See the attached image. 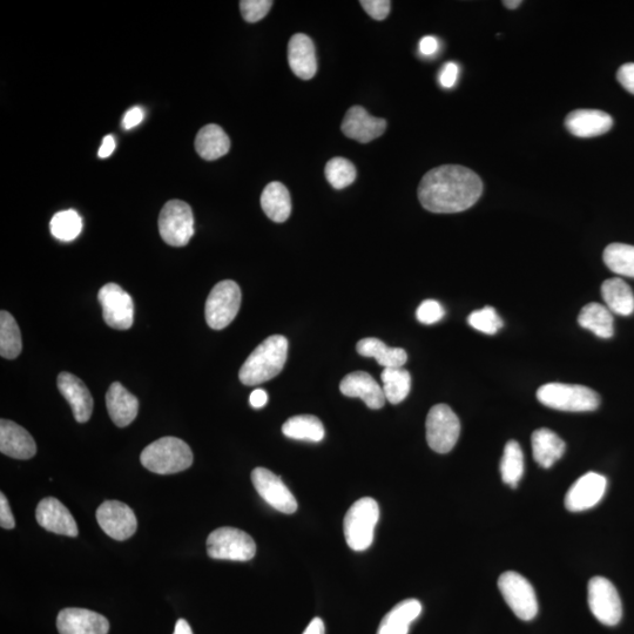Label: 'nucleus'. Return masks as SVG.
<instances>
[{"mask_svg":"<svg viewBox=\"0 0 634 634\" xmlns=\"http://www.w3.org/2000/svg\"><path fill=\"white\" fill-rule=\"evenodd\" d=\"M483 182L478 174L460 165H444L424 175L418 199L431 213L453 214L467 211L480 200Z\"/></svg>","mask_w":634,"mask_h":634,"instance_id":"obj_1","label":"nucleus"},{"mask_svg":"<svg viewBox=\"0 0 634 634\" xmlns=\"http://www.w3.org/2000/svg\"><path fill=\"white\" fill-rule=\"evenodd\" d=\"M288 357V340L282 335H273L255 348L241 367L239 379L245 386L254 387L278 376Z\"/></svg>","mask_w":634,"mask_h":634,"instance_id":"obj_2","label":"nucleus"},{"mask_svg":"<svg viewBox=\"0 0 634 634\" xmlns=\"http://www.w3.org/2000/svg\"><path fill=\"white\" fill-rule=\"evenodd\" d=\"M190 445L177 437H163L147 445L140 455V462L147 470L158 475L178 474L193 464Z\"/></svg>","mask_w":634,"mask_h":634,"instance_id":"obj_3","label":"nucleus"},{"mask_svg":"<svg viewBox=\"0 0 634 634\" xmlns=\"http://www.w3.org/2000/svg\"><path fill=\"white\" fill-rule=\"evenodd\" d=\"M537 399L545 407L569 413H588L600 406L596 391L578 384H544L537 391Z\"/></svg>","mask_w":634,"mask_h":634,"instance_id":"obj_4","label":"nucleus"},{"mask_svg":"<svg viewBox=\"0 0 634 634\" xmlns=\"http://www.w3.org/2000/svg\"><path fill=\"white\" fill-rule=\"evenodd\" d=\"M380 519V507L375 499L363 497L347 512L343 531L350 549L362 552L372 546L374 532Z\"/></svg>","mask_w":634,"mask_h":634,"instance_id":"obj_5","label":"nucleus"},{"mask_svg":"<svg viewBox=\"0 0 634 634\" xmlns=\"http://www.w3.org/2000/svg\"><path fill=\"white\" fill-rule=\"evenodd\" d=\"M207 552L221 561L248 562L255 556L256 544L245 531L225 526L208 536Z\"/></svg>","mask_w":634,"mask_h":634,"instance_id":"obj_6","label":"nucleus"},{"mask_svg":"<svg viewBox=\"0 0 634 634\" xmlns=\"http://www.w3.org/2000/svg\"><path fill=\"white\" fill-rule=\"evenodd\" d=\"M241 307V289L238 283L225 280L218 283L209 293L205 315L207 325L215 330L231 325Z\"/></svg>","mask_w":634,"mask_h":634,"instance_id":"obj_7","label":"nucleus"},{"mask_svg":"<svg viewBox=\"0 0 634 634\" xmlns=\"http://www.w3.org/2000/svg\"><path fill=\"white\" fill-rule=\"evenodd\" d=\"M159 232L167 245L184 247L194 235V215L185 201L171 200L161 209Z\"/></svg>","mask_w":634,"mask_h":634,"instance_id":"obj_8","label":"nucleus"},{"mask_svg":"<svg viewBox=\"0 0 634 634\" xmlns=\"http://www.w3.org/2000/svg\"><path fill=\"white\" fill-rule=\"evenodd\" d=\"M498 588L515 615L525 622L534 619L538 613V600L534 586L518 572L502 573L498 579Z\"/></svg>","mask_w":634,"mask_h":634,"instance_id":"obj_9","label":"nucleus"},{"mask_svg":"<svg viewBox=\"0 0 634 634\" xmlns=\"http://www.w3.org/2000/svg\"><path fill=\"white\" fill-rule=\"evenodd\" d=\"M427 442L438 454H448L460 438L461 422L447 404H437L427 417Z\"/></svg>","mask_w":634,"mask_h":634,"instance_id":"obj_10","label":"nucleus"},{"mask_svg":"<svg viewBox=\"0 0 634 634\" xmlns=\"http://www.w3.org/2000/svg\"><path fill=\"white\" fill-rule=\"evenodd\" d=\"M589 606L599 623L616 626L623 617L622 600L609 579L592 578L589 582Z\"/></svg>","mask_w":634,"mask_h":634,"instance_id":"obj_11","label":"nucleus"},{"mask_svg":"<svg viewBox=\"0 0 634 634\" xmlns=\"http://www.w3.org/2000/svg\"><path fill=\"white\" fill-rule=\"evenodd\" d=\"M98 300L103 307V317L107 326L127 330L133 326L134 303L131 295L116 283H107L99 290Z\"/></svg>","mask_w":634,"mask_h":634,"instance_id":"obj_12","label":"nucleus"},{"mask_svg":"<svg viewBox=\"0 0 634 634\" xmlns=\"http://www.w3.org/2000/svg\"><path fill=\"white\" fill-rule=\"evenodd\" d=\"M252 482L260 497L282 514L292 515L298 510V502L281 477L265 468H256L252 472Z\"/></svg>","mask_w":634,"mask_h":634,"instance_id":"obj_13","label":"nucleus"},{"mask_svg":"<svg viewBox=\"0 0 634 634\" xmlns=\"http://www.w3.org/2000/svg\"><path fill=\"white\" fill-rule=\"evenodd\" d=\"M97 521L106 535L119 542L131 538L138 529L134 511L119 501H107L101 504L97 510Z\"/></svg>","mask_w":634,"mask_h":634,"instance_id":"obj_14","label":"nucleus"},{"mask_svg":"<svg viewBox=\"0 0 634 634\" xmlns=\"http://www.w3.org/2000/svg\"><path fill=\"white\" fill-rule=\"evenodd\" d=\"M607 487L606 478L596 472H588L571 485L565 496V508L571 512H582L602 501Z\"/></svg>","mask_w":634,"mask_h":634,"instance_id":"obj_15","label":"nucleus"},{"mask_svg":"<svg viewBox=\"0 0 634 634\" xmlns=\"http://www.w3.org/2000/svg\"><path fill=\"white\" fill-rule=\"evenodd\" d=\"M57 629L60 634H109L110 623L97 612L69 607L59 612Z\"/></svg>","mask_w":634,"mask_h":634,"instance_id":"obj_16","label":"nucleus"},{"mask_svg":"<svg viewBox=\"0 0 634 634\" xmlns=\"http://www.w3.org/2000/svg\"><path fill=\"white\" fill-rule=\"evenodd\" d=\"M37 522L42 528L53 534L77 537L79 534L76 519L69 509L55 497L44 498L36 510Z\"/></svg>","mask_w":634,"mask_h":634,"instance_id":"obj_17","label":"nucleus"},{"mask_svg":"<svg viewBox=\"0 0 634 634\" xmlns=\"http://www.w3.org/2000/svg\"><path fill=\"white\" fill-rule=\"evenodd\" d=\"M342 132L349 139L368 144L386 132L387 121L370 116L361 106H353L342 121Z\"/></svg>","mask_w":634,"mask_h":634,"instance_id":"obj_18","label":"nucleus"},{"mask_svg":"<svg viewBox=\"0 0 634 634\" xmlns=\"http://www.w3.org/2000/svg\"><path fill=\"white\" fill-rule=\"evenodd\" d=\"M341 393L347 397L361 399L370 409L377 410L386 404L383 388L366 372L348 374L340 384Z\"/></svg>","mask_w":634,"mask_h":634,"instance_id":"obj_19","label":"nucleus"},{"mask_svg":"<svg viewBox=\"0 0 634 634\" xmlns=\"http://www.w3.org/2000/svg\"><path fill=\"white\" fill-rule=\"evenodd\" d=\"M0 451L16 460H30L37 454V445L29 431L17 423L0 421Z\"/></svg>","mask_w":634,"mask_h":634,"instance_id":"obj_20","label":"nucleus"},{"mask_svg":"<svg viewBox=\"0 0 634 634\" xmlns=\"http://www.w3.org/2000/svg\"><path fill=\"white\" fill-rule=\"evenodd\" d=\"M58 389L69 402L76 421L79 423L89 421L93 411V399L84 382L71 373L63 372L58 376Z\"/></svg>","mask_w":634,"mask_h":634,"instance_id":"obj_21","label":"nucleus"},{"mask_svg":"<svg viewBox=\"0 0 634 634\" xmlns=\"http://www.w3.org/2000/svg\"><path fill=\"white\" fill-rule=\"evenodd\" d=\"M565 126L573 136L593 138L609 132L613 126L610 114L598 110H577L565 119Z\"/></svg>","mask_w":634,"mask_h":634,"instance_id":"obj_22","label":"nucleus"},{"mask_svg":"<svg viewBox=\"0 0 634 634\" xmlns=\"http://www.w3.org/2000/svg\"><path fill=\"white\" fill-rule=\"evenodd\" d=\"M288 63L296 77L312 79L317 71L316 52L313 40L303 33H296L289 40Z\"/></svg>","mask_w":634,"mask_h":634,"instance_id":"obj_23","label":"nucleus"},{"mask_svg":"<svg viewBox=\"0 0 634 634\" xmlns=\"http://www.w3.org/2000/svg\"><path fill=\"white\" fill-rule=\"evenodd\" d=\"M106 407L113 423L119 428H125L136 420L139 401L123 384L114 382L106 394Z\"/></svg>","mask_w":634,"mask_h":634,"instance_id":"obj_24","label":"nucleus"},{"mask_svg":"<svg viewBox=\"0 0 634 634\" xmlns=\"http://www.w3.org/2000/svg\"><path fill=\"white\" fill-rule=\"evenodd\" d=\"M421 613L420 600H403L384 616L377 634H408L411 624L421 616Z\"/></svg>","mask_w":634,"mask_h":634,"instance_id":"obj_25","label":"nucleus"},{"mask_svg":"<svg viewBox=\"0 0 634 634\" xmlns=\"http://www.w3.org/2000/svg\"><path fill=\"white\" fill-rule=\"evenodd\" d=\"M531 443L535 461L544 469L551 468L561 460L566 449L562 438L546 428L536 430L532 434Z\"/></svg>","mask_w":634,"mask_h":634,"instance_id":"obj_26","label":"nucleus"},{"mask_svg":"<svg viewBox=\"0 0 634 634\" xmlns=\"http://www.w3.org/2000/svg\"><path fill=\"white\" fill-rule=\"evenodd\" d=\"M261 207L269 219L274 222H285L292 213V199L287 187L279 181L271 182L261 195Z\"/></svg>","mask_w":634,"mask_h":634,"instance_id":"obj_27","label":"nucleus"},{"mask_svg":"<svg viewBox=\"0 0 634 634\" xmlns=\"http://www.w3.org/2000/svg\"><path fill=\"white\" fill-rule=\"evenodd\" d=\"M357 353L364 357H373L384 369L403 368L408 354L402 348H389L386 343L375 337L363 339L356 346Z\"/></svg>","mask_w":634,"mask_h":634,"instance_id":"obj_28","label":"nucleus"},{"mask_svg":"<svg viewBox=\"0 0 634 634\" xmlns=\"http://www.w3.org/2000/svg\"><path fill=\"white\" fill-rule=\"evenodd\" d=\"M231 148L226 132L218 125L202 127L195 139V150L202 159L213 161L224 157Z\"/></svg>","mask_w":634,"mask_h":634,"instance_id":"obj_29","label":"nucleus"},{"mask_svg":"<svg viewBox=\"0 0 634 634\" xmlns=\"http://www.w3.org/2000/svg\"><path fill=\"white\" fill-rule=\"evenodd\" d=\"M602 295L612 314L630 316L634 312V294L627 283L619 278L603 283Z\"/></svg>","mask_w":634,"mask_h":634,"instance_id":"obj_30","label":"nucleus"},{"mask_svg":"<svg viewBox=\"0 0 634 634\" xmlns=\"http://www.w3.org/2000/svg\"><path fill=\"white\" fill-rule=\"evenodd\" d=\"M579 326L590 330L600 339H611L613 329V314L610 309L600 303H589L578 316Z\"/></svg>","mask_w":634,"mask_h":634,"instance_id":"obj_31","label":"nucleus"},{"mask_svg":"<svg viewBox=\"0 0 634 634\" xmlns=\"http://www.w3.org/2000/svg\"><path fill=\"white\" fill-rule=\"evenodd\" d=\"M282 433L292 440L319 443L325 438L326 430L319 418L300 415L289 418L283 424Z\"/></svg>","mask_w":634,"mask_h":634,"instance_id":"obj_32","label":"nucleus"},{"mask_svg":"<svg viewBox=\"0 0 634 634\" xmlns=\"http://www.w3.org/2000/svg\"><path fill=\"white\" fill-rule=\"evenodd\" d=\"M22 334L15 317L2 310L0 313V355L6 360H15L22 353Z\"/></svg>","mask_w":634,"mask_h":634,"instance_id":"obj_33","label":"nucleus"},{"mask_svg":"<svg viewBox=\"0 0 634 634\" xmlns=\"http://www.w3.org/2000/svg\"><path fill=\"white\" fill-rule=\"evenodd\" d=\"M383 393L391 404H399L407 399L411 389V376L404 368H387L381 375Z\"/></svg>","mask_w":634,"mask_h":634,"instance_id":"obj_34","label":"nucleus"},{"mask_svg":"<svg viewBox=\"0 0 634 634\" xmlns=\"http://www.w3.org/2000/svg\"><path fill=\"white\" fill-rule=\"evenodd\" d=\"M499 469L503 482L511 488H517L524 475V455L518 442L510 441L505 445Z\"/></svg>","mask_w":634,"mask_h":634,"instance_id":"obj_35","label":"nucleus"},{"mask_svg":"<svg viewBox=\"0 0 634 634\" xmlns=\"http://www.w3.org/2000/svg\"><path fill=\"white\" fill-rule=\"evenodd\" d=\"M603 258L611 272L634 278V246L612 244L605 248Z\"/></svg>","mask_w":634,"mask_h":634,"instance_id":"obj_36","label":"nucleus"},{"mask_svg":"<svg viewBox=\"0 0 634 634\" xmlns=\"http://www.w3.org/2000/svg\"><path fill=\"white\" fill-rule=\"evenodd\" d=\"M53 236L60 241L70 242L77 239L83 231L82 217L73 209L58 212L50 222Z\"/></svg>","mask_w":634,"mask_h":634,"instance_id":"obj_37","label":"nucleus"},{"mask_svg":"<svg viewBox=\"0 0 634 634\" xmlns=\"http://www.w3.org/2000/svg\"><path fill=\"white\" fill-rule=\"evenodd\" d=\"M326 178L335 190H343L356 179V168L345 158H334L326 165Z\"/></svg>","mask_w":634,"mask_h":634,"instance_id":"obj_38","label":"nucleus"},{"mask_svg":"<svg viewBox=\"0 0 634 634\" xmlns=\"http://www.w3.org/2000/svg\"><path fill=\"white\" fill-rule=\"evenodd\" d=\"M469 325L483 334L495 335L503 328V320L497 314L495 308L490 306L471 313L468 317Z\"/></svg>","mask_w":634,"mask_h":634,"instance_id":"obj_39","label":"nucleus"},{"mask_svg":"<svg viewBox=\"0 0 634 634\" xmlns=\"http://www.w3.org/2000/svg\"><path fill=\"white\" fill-rule=\"evenodd\" d=\"M271 0H242L240 2L241 15L248 23H258L271 11Z\"/></svg>","mask_w":634,"mask_h":634,"instance_id":"obj_40","label":"nucleus"},{"mask_svg":"<svg viewBox=\"0 0 634 634\" xmlns=\"http://www.w3.org/2000/svg\"><path fill=\"white\" fill-rule=\"evenodd\" d=\"M445 315V310L440 302L435 300L423 301L420 307L417 308L416 317L417 320L423 323V325H435L440 322Z\"/></svg>","mask_w":634,"mask_h":634,"instance_id":"obj_41","label":"nucleus"},{"mask_svg":"<svg viewBox=\"0 0 634 634\" xmlns=\"http://www.w3.org/2000/svg\"><path fill=\"white\" fill-rule=\"evenodd\" d=\"M360 4L364 11L375 20L386 19L391 9L389 0H362Z\"/></svg>","mask_w":634,"mask_h":634,"instance_id":"obj_42","label":"nucleus"},{"mask_svg":"<svg viewBox=\"0 0 634 634\" xmlns=\"http://www.w3.org/2000/svg\"><path fill=\"white\" fill-rule=\"evenodd\" d=\"M458 74H460V67L453 62L447 63L442 67L438 82L443 89H453L457 83Z\"/></svg>","mask_w":634,"mask_h":634,"instance_id":"obj_43","label":"nucleus"},{"mask_svg":"<svg viewBox=\"0 0 634 634\" xmlns=\"http://www.w3.org/2000/svg\"><path fill=\"white\" fill-rule=\"evenodd\" d=\"M617 79L627 92L634 94V63L625 64L618 70Z\"/></svg>","mask_w":634,"mask_h":634,"instance_id":"obj_44","label":"nucleus"},{"mask_svg":"<svg viewBox=\"0 0 634 634\" xmlns=\"http://www.w3.org/2000/svg\"><path fill=\"white\" fill-rule=\"evenodd\" d=\"M0 525L4 529H13L16 526L15 517H13L8 498L0 494Z\"/></svg>","mask_w":634,"mask_h":634,"instance_id":"obj_45","label":"nucleus"},{"mask_svg":"<svg viewBox=\"0 0 634 634\" xmlns=\"http://www.w3.org/2000/svg\"><path fill=\"white\" fill-rule=\"evenodd\" d=\"M145 113L140 107H133L130 111L126 112L123 119V127L125 130H131V128L141 124L144 120Z\"/></svg>","mask_w":634,"mask_h":634,"instance_id":"obj_46","label":"nucleus"},{"mask_svg":"<svg viewBox=\"0 0 634 634\" xmlns=\"http://www.w3.org/2000/svg\"><path fill=\"white\" fill-rule=\"evenodd\" d=\"M418 49H420L422 56L431 57L436 55L437 51L440 50V42L433 36H426L421 39Z\"/></svg>","mask_w":634,"mask_h":634,"instance_id":"obj_47","label":"nucleus"},{"mask_svg":"<svg viewBox=\"0 0 634 634\" xmlns=\"http://www.w3.org/2000/svg\"><path fill=\"white\" fill-rule=\"evenodd\" d=\"M268 402V394L263 389H255L249 397V403L254 409H261L266 406Z\"/></svg>","mask_w":634,"mask_h":634,"instance_id":"obj_48","label":"nucleus"},{"mask_svg":"<svg viewBox=\"0 0 634 634\" xmlns=\"http://www.w3.org/2000/svg\"><path fill=\"white\" fill-rule=\"evenodd\" d=\"M114 150H116V140H114L113 136H106L98 152L99 158H109Z\"/></svg>","mask_w":634,"mask_h":634,"instance_id":"obj_49","label":"nucleus"},{"mask_svg":"<svg viewBox=\"0 0 634 634\" xmlns=\"http://www.w3.org/2000/svg\"><path fill=\"white\" fill-rule=\"evenodd\" d=\"M303 634H326V626L321 618H314Z\"/></svg>","mask_w":634,"mask_h":634,"instance_id":"obj_50","label":"nucleus"},{"mask_svg":"<svg viewBox=\"0 0 634 634\" xmlns=\"http://www.w3.org/2000/svg\"><path fill=\"white\" fill-rule=\"evenodd\" d=\"M173 634H193V631L185 619H179Z\"/></svg>","mask_w":634,"mask_h":634,"instance_id":"obj_51","label":"nucleus"},{"mask_svg":"<svg viewBox=\"0 0 634 634\" xmlns=\"http://www.w3.org/2000/svg\"><path fill=\"white\" fill-rule=\"evenodd\" d=\"M521 4H522L521 0H507V2H503V5L505 6V8L510 10L517 9L518 6Z\"/></svg>","mask_w":634,"mask_h":634,"instance_id":"obj_52","label":"nucleus"}]
</instances>
